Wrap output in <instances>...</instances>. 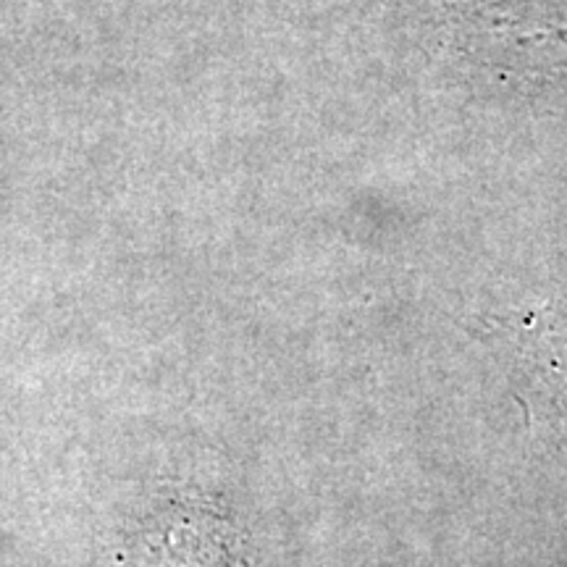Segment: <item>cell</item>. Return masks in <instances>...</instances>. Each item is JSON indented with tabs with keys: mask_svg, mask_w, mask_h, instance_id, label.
<instances>
[{
	"mask_svg": "<svg viewBox=\"0 0 567 567\" xmlns=\"http://www.w3.org/2000/svg\"><path fill=\"white\" fill-rule=\"evenodd\" d=\"M538 354L551 384L567 400V297L544 310L538 329Z\"/></svg>",
	"mask_w": 567,
	"mask_h": 567,
	"instance_id": "1",
	"label": "cell"
}]
</instances>
